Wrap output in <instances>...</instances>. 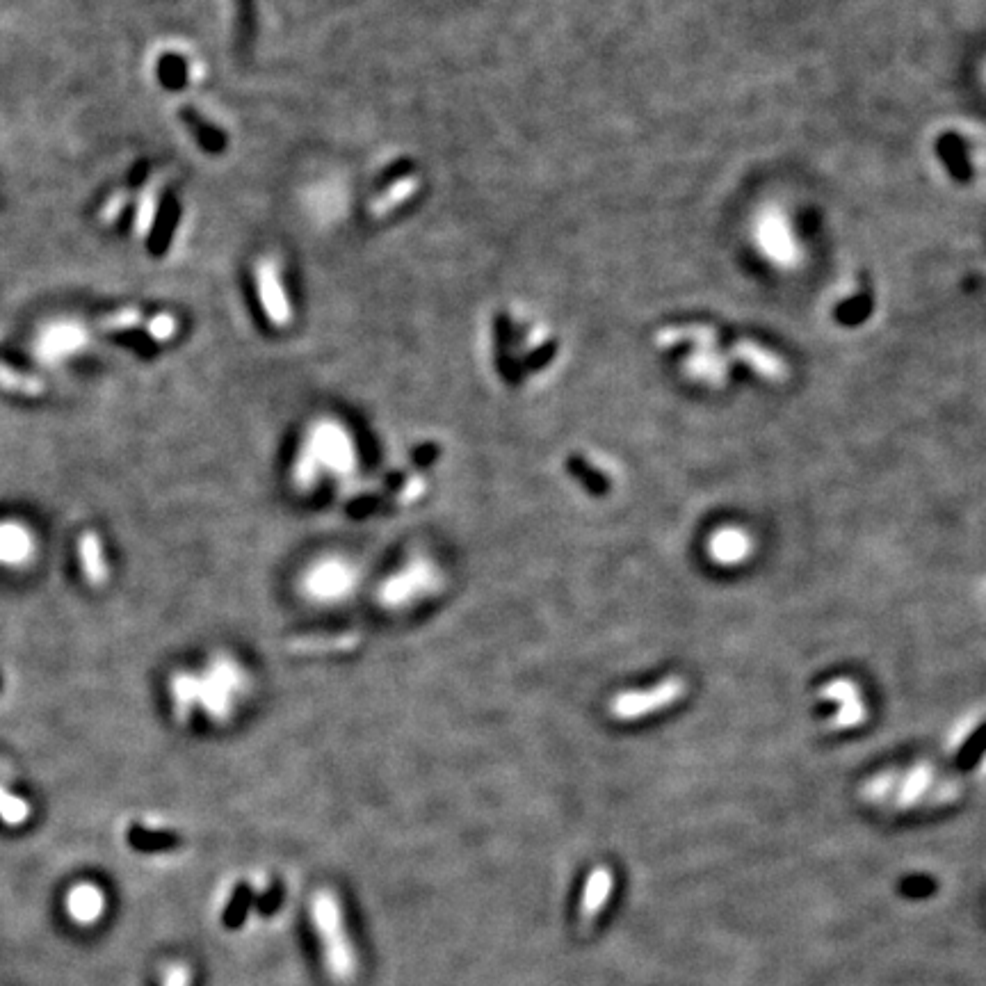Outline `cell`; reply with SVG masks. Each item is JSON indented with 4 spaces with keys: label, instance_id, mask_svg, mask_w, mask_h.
<instances>
[{
    "label": "cell",
    "instance_id": "obj_13",
    "mask_svg": "<svg viewBox=\"0 0 986 986\" xmlns=\"http://www.w3.org/2000/svg\"><path fill=\"white\" fill-rule=\"evenodd\" d=\"M28 553V539L23 532L14 528L0 530V557L3 560H21Z\"/></svg>",
    "mask_w": 986,
    "mask_h": 986
},
{
    "label": "cell",
    "instance_id": "obj_6",
    "mask_svg": "<svg viewBox=\"0 0 986 986\" xmlns=\"http://www.w3.org/2000/svg\"><path fill=\"white\" fill-rule=\"evenodd\" d=\"M751 551V539L742 530L722 528L708 541V553L719 564H738Z\"/></svg>",
    "mask_w": 986,
    "mask_h": 986
},
{
    "label": "cell",
    "instance_id": "obj_17",
    "mask_svg": "<svg viewBox=\"0 0 986 986\" xmlns=\"http://www.w3.org/2000/svg\"><path fill=\"white\" fill-rule=\"evenodd\" d=\"M137 322H140V313H137L135 309H124V311H119V313H112L108 315V318H103L101 320V329L105 331H126V329H133Z\"/></svg>",
    "mask_w": 986,
    "mask_h": 986
},
{
    "label": "cell",
    "instance_id": "obj_10",
    "mask_svg": "<svg viewBox=\"0 0 986 986\" xmlns=\"http://www.w3.org/2000/svg\"><path fill=\"white\" fill-rule=\"evenodd\" d=\"M567 468L571 471L573 478L585 484V489L589 493H594V496H603V493H608L610 480L605 478V475L598 471V468L589 464L587 459H583L580 455H571L567 459Z\"/></svg>",
    "mask_w": 986,
    "mask_h": 986
},
{
    "label": "cell",
    "instance_id": "obj_20",
    "mask_svg": "<svg viewBox=\"0 0 986 986\" xmlns=\"http://www.w3.org/2000/svg\"><path fill=\"white\" fill-rule=\"evenodd\" d=\"M126 204H128V192H126V190H121V192H117V195H112V197L108 199V204H105V206H103V210H101V220H103L105 224H108V222H115L117 217L121 215V210L126 208Z\"/></svg>",
    "mask_w": 986,
    "mask_h": 986
},
{
    "label": "cell",
    "instance_id": "obj_18",
    "mask_svg": "<svg viewBox=\"0 0 986 986\" xmlns=\"http://www.w3.org/2000/svg\"><path fill=\"white\" fill-rule=\"evenodd\" d=\"M350 646H354L352 637H347V635L329 637V642H322V651H345V649H350ZM290 649H295V651H315V649H318V646H315V642H311V640H304V642L290 644Z\"/></svg>",
    "mask_w": 986,
    "mask_h": 986
},
{
    "label": "cell",
    "instance_id": "obj_16",
    "mask_svg": "<svg viewBox=\"0 0 986 986\" xmlns=\"http://www.w3.org/2000/svg\"><path fill=\"white\" fill-rule=\"evenodd\" d=\"M249 902H252V893H249L247 888L242 886L240 891L236 893V897L231 900L229 909H226V925L236 927L238 923H242V918H245V913L249 909Z\"/></svg>",
    "mask_w": 986,
    "mask_h": 986
},
{
    "label": "cell",
    "instance_id": "obj_15",
    "mask_svg": "<svg viewBox=\"0 0 986 986\" xmlns=\"http://www.w3.org/2000/svg\"><path fill=\"white\" fill-rule=\"evenodd\" d=\"M929 779H932V772H929L927 767H920V770L909 774V779L902 783L900 795H897V799H895L897 806H907L909 802H913V799H916L920 792L929 786Z\"/></svg>",
    "mask_w": 986,
    "mask_h": 986
},
{
    "label": "cell",
    "instance_id": "obj_23",
    "mask_svg": "<svg viewBox=\"0 0 986 986\" xmlns=\"http://www.w3.org/2000/svg\"><path fill=\"white\" fill-rule=\"evenodd\" d=\"M373 507H375V500H370V498H361L359 503L350 505V512H352V514H368V509H373Z\"/></svg>",
    "mask_w": 986,
    "mask_h": 986
},
{
    "label": "cell",
    "instance_id": "obj_22",
    "mask_svg": "<svg viewBox=\"0 0 986 986\" xmlns=\"http://www.w3.org/2000/svg\"><path fill=\"white\" fill-rule=\"evenodd\" d=\"M76 336H78V331L76 329H71V327H62V329H55L51 336H48V345L53 347H58V350H69L71 345H76Z\"/></svg>",
    "mask_w": 986,
    "mask_h": 986
},
{
    "label": "cell",
    "instance_id": "obj_4",
    "mask_svg": "<svg viewBox=\"0 0 986 986\" xmlns=\"http://www.w3.org/2000/svg\"><path fill=\"white\" fill-rule=\"evenodd\" d=\"M612 884L614 879L610 868L598 866L589 872L587 884L583 888V897H580V918H583L585 925H592L598 916V911L608 904Z\"/></svg>",
    "mask_w": 986,
    "mask_h": 986
},
{
    "label": "cell",
    "instance_id": "obj_11",
    "mask_svg": "<svg viewBox=\"0 0 986 986\" xmlns=\"http://www.w3.org/2000/svg\"><path fill=\"white\" fill-rule=\"evenodd\" d=\"M158 190H160V179L151 181L147 185V188H144V192H142L140 204H137V215H135V229H137V233H147L151 222H153V217H156Z\"/></svg>",
    "mask_w": 986,
    "mask_h": 986
},
{
    "label": "cell",
    "instance_id": "obj_8",
    "mask_svg": "<svg viewBox=\"0 0 986 986\" xmlns=\"http://www.w3.org/2000/svg\"><path fill=\"white\" fill-rule=\"evenodd\" d=\"M80 557H83L87 580H90L92 585H103V580L108 578V571H105L101 541L94 532H85V535L80 537Z\"/></svg>",
    "mask_w": 986,
    "mask_h": 986
},
{
    "label": "cell",
    "instance_id": "obj_21",
    "mask_svg": "<svg viewBox=\"0 0 986 986\" xmlns=\"http://www.w3.org/2000/svg\"><path fill=\"white\" fill-rule=\"evenodd\" d=\"M190 980H192L190 968L185 964H174L167 968L163 986H190Z\"/></svg>",
    "mask_w": 986,
    "mask_h": 986
},
{
    "label": "cell",
    "instance_id": "obj_7",
    "mask_svg": "<svg viewBox=\"0 0 986 986\" xmlns=\"http://www.w3.org/2000/svg\"><path fill=\"white\" fill-rule=\"evenodd\" d=\"M126 838L137 852H165L181 845V840L176 834H169V831H153L147 827H140V824H133V827L126 831Z\"/></svg>",
    "mask_w": 986,
    "mask_h": 986
},
{
    "label": "cell",
    "instance_id": "obj_5",
    "mask_svg": "<svg viewBox=\"0 0 986 986\" xmlns=\"http://www.w3.org/2000/svg\"><path fill=\"white\" fill-rule=\"evenodd\" d=\"M105 900L99 888L92 884H78L67 895V911L78 925H92L103 916Z\"/></svg>",
    "mask_w": 986,
    "mask_h": 986
},
{
    "label": "cell",
    "instance_id": "obj_2",
    "mask_svg": "<svg viewBox=\"0 0 986 986\" xmlns=\"http://www.w3.org/2000/svg\"><path fill=\"white\" fill-rule=\"evenodd\" d=\"M685 694V681L678 676H669L665 681L653 685L649 690H635V692H624L619 694L617 699L612 701V715L617 719H637L646 717L656 710H662L667 706H672L674 701H678Z\"/></svg>",
    "mask_w": 986,
    "mask_h": 986
},
{
    "label": "cell",
    "instance_id": "obj_19",
    "mask_svg": "<svg viewBox=\"0 0 986 986\" xmlns=\"http://www.w3.org/2000/svg\"><path fill=\"white\" fill-rule=\"evenodd\" d=\"M174 329L176 322L174 318H169V315H156V318L147 325V331L151 334V338H156V341H167V338L174 334Z\"/></svg>",
    "mask_w": 986,
    "mask_h": 986
},
{
    "label": "cell",
    "instance_id": "obj_12",
    "mask_svg": "<svg viewBox=\"0 0 986 986\" xmlns=\"http://www.w3.org/2000/svg\"><path fill=\"white\" fill-rule=\"evenodd\" d=\"M28 815L30 808L23 799L14 797L7 790L0 788V818H3L7 824H12V827H19V824L28 820Z\"/></svg>",
    "mask_w": 986,
    "mask_h": 986
},
{
    "label": "cell",
    "instance_id": "obj_3",
    "mask_svg": "<svg viewBox=\"0 0 986 986\" xmlns=\"http://www.w3.org/2000/svg\"><path fill=\"white\" fill-rule=\"evenodd\" d=\"M824 699L836 701L838 708L834 713V726L840 729H850V726H859L866 722V706L861 701V692L852 681L847 678H838V681H831L824 685L820 690Z\"/></svg>",
    "mask_w": 986,
    "mask_h": 986
},
{
    "label": "cell",
    "instance_id": "obj_14",
    "mask_svg": "<svg viewBox=\"0 0 986 986\" xmlns=\"http://www.w3.org/2000/svg\"><path fill=\"white\" fill-rule=\"evenodd\" d=\"M986 751V724H982L980 729H977L971 738L966 740V745L961 747L959 751V756H957V765L959 767H973L977 761H980V756Z\"/></svg>",
    "mask_w": 986,
    "mask_h": 986
},
{
    "label": "cell",
    "instance_id": "obj_9",
    "mask_svg": "<svg viewBox=\"0 0 986 986\" xmlns=\"http://www.w3.org/2000/svg\"><path fill=\"white\" fill-rule=\"evenodd\" d=\"M0 389L16 395H26V398H37V395H42L46 391V386L42 379L19 373V370L0 363Z\"/></svg>",
    "mask_w": 986,
    "mask_h": 986
},
{
    "label": "cell",
    "instance_id": "obj_1",
    "mask_svg": "<svg viewBox=\"0 0 986 986\" xmlns=\"http://www.w3.org/2000/svg\"><path fill=\"white\" fill-rule=\"evenodd\" d=\"M313 927L318 932L327 973L334 982L347 984L357 975V952L343 925L341 902L331 891H318L311 902Z\"/></svg>",
    "mask_w": 986,
    "mask_h": 986
}]
</instances>
